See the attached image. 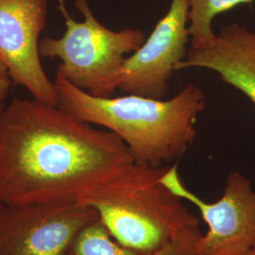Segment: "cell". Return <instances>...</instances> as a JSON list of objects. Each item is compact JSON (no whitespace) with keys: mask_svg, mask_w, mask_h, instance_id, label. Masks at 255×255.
<instances>
[{"mask_svg":"<svg viewBox=\"0 0 255 255\" xmlns=\"http://www.w3.org/2000/svg\"><path fill=\"white\" fill-rule=\"evenodd\" d=\"M5 104H6V103H4V104H1V105H0V114H1V112H2V110H3V108H4V106H5Z\"/></svg>","mask_w":255,"mask_h":255,"instance_id":"cell-14","label":"cell"},{"mask_svg":"<svg viewBox=\"0 0 255 255\" xmlns=\"http://www.w3.org/2000/svg\"><path fill=\"white\" fill-rule=\"evenodd\" d=\"M134 163L110 130L58 106L13 99L0 114V202L67 204Z\"/></svg>","mask_w":255,"mask_h":255,"instance_id":"cell-1","label":"cell"},{"mask_svg":"<svg viewBox=\"0 0 255 255\" xmlns=\"http://www.w3.org/2000/svg\"><path fill=\"white\" fill-rule=\"evenodd\" d=\"M169 165L132 163L80 201L91 207L121 246L150 255L193 229L200 219L163 182Z\"/></svg>","mask_w":255,"mask_h":255,"instance_id":"cell-3","label":"cell"},{"mask_svg":"<svg viewBox=\"0 0 255 255\" xmlns=\"http://www.w3.org/2000/svg\"><path fill=\"white\" fill-rule=\"evenodd\" d=\"M201 236L200 228L193 229L164 249L154 254L144 255L121 246L110 236L98 218L82 230L69 255H197L196 245Z\"/></svg>","mask_w":255,"mask_h":255,"instance_id":"cell-10","label":"cell"},{"mask_svg":"<svg viewBox=\"0 0 255 255\" xmlns=\"http://www.w3.org/2000/svg\"><path fill=\"white\" fill-rule=\"evenodd\" d=\"M254 1L255 0H188L190 47L206 46L215 39L213 21L216 16Z\"/></svg>","mask_w":255,"mask_h":255,"instance_id":"cell-11","label":"cell"},{"mask_svg":"<svg viewBox=\"0 0 255 255\" xmlns=\"http://www.w3.org/2000/svg\"><path fill=\"white\" fill-rule=\"evenodd\" d=\"M98 219L91 207L67 204L0 205V255H69L83 229Z\"/></svg>","mask_w":255,"mask_h":255,"instance_id":"cell-6","label":"cell"},{"mask_svg":"<svg viewBox=\"0 0 255 255\" xmlns=\"http://www.w3.org/2000/svg\"><path fill=\"white\" fill-rule=\"evenodd\" d=\"M205 68L218 74L224 83L242 92L255 104V31L239 24L225 25L206 46L188 50L177 64L185 68Z\"/></svg>","mask_w":255,"mask_h":255,"instance_id":"cell-9","label":"cell"},{"mask_svg":"<svg viewBox=\"0 0 255 255\" xmlns=\"http://www.w3.org/2000/svg\"><path fill=\"white\" fill-rule=\"evenodd\" d=\"M83 17L75 21L63 12L65 31L59 39L45 37L40 41L41 57L58 58L57 71L74 86L97 97H113L115 81L128 54L143 45L142 30L127 27L114 31L103 26L93 14L87 0H75Z\"/></svg>","mask_w":255,"mask_h":255,"instance_id":"cell-4","label":"cell"},{"mask_svg":"<svg viewBox=\"0 0 255 255\" xmlns=\"http://www.w3.org/2000/svg\"><path fill=\"white\" fill-rule=\"evenodd\" d=\"M164 184L200 212L208 231L197 241V255H250L255 248V191L244 174H229L219 201H203L187 188L178 171L169 165Z\"/></svg>","mask_w":255,"mask_h":255,"instance_id":"cell-5","label":"cell"},{"mask_svg":"<svg viewBox=\"0 0 255 255\" xmlns=\"http://www.w3.org/2000/svg\"><path fill=\"white\" fill-rule=\"evenodd\" d=\"M58 107L75 119L107 128L126 144L134 163L153 167L180 159L197 134L196 123L206 107L201 88L188 83L170 100L132 94L97 97L74 86L57 71Z\"/></svg>","mask_w":255,"mask_h":255,"instance_id":"cell-2","label":"cell"},{"mask_svg":"<svg viewBox=\"0 0 255 255\" xmlns=\"http://www.w3.org/2000/svg\"><path fill=\"white\" fill-rule=\"evenodd\" d=\"M47 5L48 0H0V55L16 85L34 100L58 106L54 82L46 76L39 52Z\"/></svg>","mask_w":255,"mask_h":255,"instance_id":"cell-8","label":"cell"},{"mask_svg":"<svg viewBox=\"0 0 255 255\" xmlns=\"http://www.w3.org/2000/svg\"><path fill=\"white\" fill-rule=\"evenodd\" d=\"M12 78L9 67L0 55V105L6 103L12 85Z\"/></svg>","mask_w":255,"mask_h":255,"instance_id":"cell-12","label":"cell"},{"mask_svg":"<svg viewBox=\"0 0 255 255\" xmlns=\"http://www.w3.org/2000/svg\"><path fill=\"white\" fill-rule=\"evenodd\" d=\"M56 1H57V3H58L59 9H60V11H61L62 13L64 12L65 10H67L66 7H65V0H56Z\"/></svg>","mask_w":255,"mask_h":255,"instance_id":"cell-13","label":"cell"},{"mask_svg":"<svg viewBox=\"0 0 255 255\" xmlns=\"http://www.w3.org/2000/svg\"><path fill=\"white\" fill-rule=\"evenodd\" d=\"M188 0H171L167 12L136 51L128 56L115 81L116 90L156 100L169 91L175 67L188 53Z\"/></svg>","mask_w":255,"mask_h":255,"instance_id":"cell-7","label":"cell"},{"mask_svg":"<svg viewBox=\"0 0 255 255\" xmlns=\"http://www.w3.org/2000/svg\"><path fill=\"white\" fill-rule=\"evenodd\" d=\"M0 205H1V202H0Z\"/></svg>","mask_w":255,"mask_h":255,"instance_id":"cell-16","label":"cell"},{"mask_svg":"<svg viewBox=\"0 0 255 255\" xmlns=\"http://www.w3.org/2000/svg\"><path fill=\"white\" fill-rule=\"evenodd\" d=\"M250 255H255V248L253 250V252L250 254Z\"/></svg>","mask_w":255,"mask_h":255,"instance_id":"cell-15","label":"cell"}]
</instances>
